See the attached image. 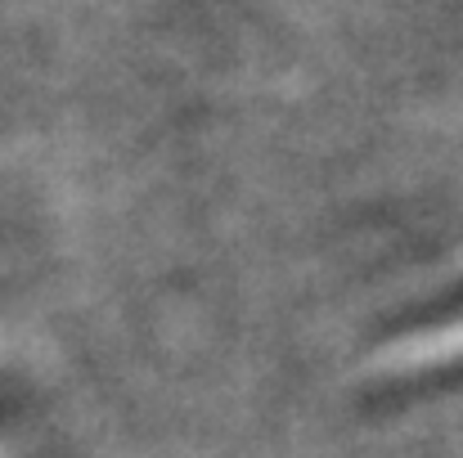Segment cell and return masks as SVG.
<instances>
[{"instance_id": "cell-1", "label": "cell", "mask_w": 463, "mask_h": 458, "mask_svg": "<svg viewBox=\"0 0 463 458\" xmlns=\"http://www.w3.org/2000/svg\"><path fill=\"white\" fill-rule=\"evenodd\" d=\"M450 360H463V314L432 332H419L414 341L396 351L401 369H428V364H450Z\"/></svg>"}]
</instances>
